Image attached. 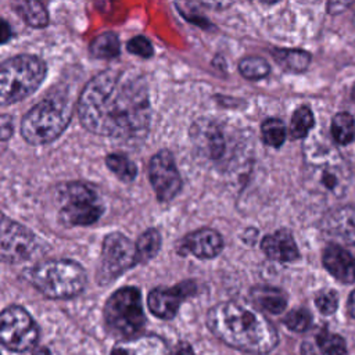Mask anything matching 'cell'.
Returning <instances> with one entry per match:
<instances>
[{
	"mask_svg": "<svg viewBox=\"0 0 355 355\" xmlns=\"http://www.w3.org/2000/svg\"><path fill=\"white\" fill-rule=\"evenodd\" d=\"M78 115L82 125L96 135L118 140L144 137L151 119L146 80L126 69L97 73L80 93Z\"/></svg>",
	"mask_w": 355,
	"mask_h": 355,
	"instance_id": "1",
	"label": "cell"
},
{
	"mask_svg": "<svg viewBox=\"0 0 355 355\" xmlns=\"http://www.w3.org/2000/svg\"><path fill=\"white\" fill-rule=\"evenodd\" d=\"M209 330L227 345L251 354H266L277 344L272 323L254 308L237 301L212 306L207 315Z\"/></svg>",
	"mask_w": 355,
	"mask_h": 355,
	"instance_id": "2",
	"label": "cell"
},
{
	"mask_svg": "<svg viewBox=\"0 0 355 355\" xmlns=\"http://www.w3.org/2000/svg\"><path fill=\"white\" fill-rule=\"evenodd\" d=\"M305 176L311 189L341 197L347 191L349 172L338 151L324 144H312L305 150Z\"/></svg>",
	"mask_w": 355,
	"mask_h": 355,
	"instance_id": "3",
	"label": "cell"
},
{
	"mask_svg": "<svg viewBox=\"0 0 355 355\" xmlns=\"http://www.w3.org/2000/svg\"><path fill=\"white\" fill-rule=\"evenodd\" d=\"M29 280L49 298H72L83 291L86 272L71 259H49L29 270Z\"/></svg>",
	"mask_w": 355,
	"mask_h": 355,
	"instance_id": "4",
	"label": "cell"
},
{
	"mask_svg": "<svg viewBox=\"0 0 355 355\" xmlns=\"http://www.w3.org/2000/svg\"><path fill=\"white\" fill-rule=\"evenodd\" d=\"M46 64L35 55H17L0 64V105L32 94L46 76Z\"/></svg>",
	"mask_w": 355,
	"mask_h": 355,
	"instance_id": "5",
	"label": "cell"
},
{
	"mask_svg": "<svg viewBox=\"0 0 355 355\" xmlns=\"http://www.w3.org/2000/svg\"><path fill=\"white\" fill-rule=\"evenodd\" d=\"M69 119L71 108L65 100L44 98L24 116L21 133L31 144H47L65 130Z\"/></svg>",
	"mask_w": 355,
	"mask_h": 355,
	"instance_id": "6",
	"label": "cell"
},
{
	"mask_svg": "<svg viewBox=\"0 0 355 355\" xmlns=\"http://www.w3.org/2000/svg\"><path fill=\"white\" fill-rule=\"evenodd\" d=\"M104 320L114 336L135 338L146 323L140 291L136 287H122L115 291L105 302Z\"/></svg>",
	"mask_w": 355,
	"mask_h": 355,
	"instance_id": "7",
	"label": "cell"
},
{
	"mask_svg": "<svg viewBox=\"0 0 355 355\" xmlns=\"http://www.w3.org/2000/svg\"><path fill=\"white\" fill-rule=\"evenodd\" d=\"M60 218L67 226H87L98 220L103 205L97 194L83 183L72 182L61 190Z\"/></svg>",
	"mask_w": 355,
	"mask_h": 355,
	"instance_id": "8",
	"label": "cell"
},
{
	"mask_svg": "<svg viewBox=\"0 0 355 355\" xmlns=\"http://www.w3.org/2000/svg\"><path fill=\"white\" fill-rule=\"evenodd\" d=\"M37 336V326L24 308L11 305L0 313V343L10 351L31 349Z\"/></svg>",
	"mask_w": 355,
	"mask_h": 355,
	"instance_id": "9",
	"label": "cell"
},
{
	"mask_svg": "<svg viewBox=\"0 0 355 355\" xmlns=\"http://www.w3.org/2000/svg\"><path fill=\"white\" fill-rule=\"evenodd\" d=\"M137 263L136 247L122 233H110L101 247V257L98 265V280L110 283L123 272Z\"/></svg>",
	"mask_w": 355,
	"mask_h": 355,
	"instance_id": "10",
	"label": "cell"
},
{
	"mask_svg": "<svg viewBox=\"0 0 355 355\" xmlns=\"http://www.w3.org/2000/svg\"><path fill=\"white\" fill-rule=\"evenodd\" d=\"M36 236L24 225L0 212V261L18 263L32 258L37 250Z\"/></svg>",
	"mask_w": 355,
	"mask_h": 355,
	"instance_id": "11",
	"label": "cell"
},
{
	"mask_svg": "<svg viewBox=\"0 0 355 355\" xmlns=\"http://www.w3.org/2000/svg\"><path fill=\"white\" fill-rule=\"evenodd\" d=\"M148 176L159 201H169L182 189V179L173 155L168 150L158 151L150 161Z\"/></svg>",
	"mask_w": 355,
	"mask_h": 355,
	"instance_id": "12",
	"label": "cell"
},
{
	"mask_svg": "<svg viewBox=\"0 0 355 355\" xmlns=\"http://www.w3.org/2000/svg\"><path fill=\"white\" fill-rule=\"evenodd\" d=\"M196 286L191 282H184L173 288H154L148 294V308L157 318L171 319L176 315L180 301L193 294Z\"/></svg>",
	"mask_w": 355,
	"mask_h": 355,
	"instance_id": "13",
	"label": "cell"
},
{
	"mask_svg": "<svg viewBox=\"0 0 355 355\" xmlns=\"http://www.w3.org/2000/svg\"><path fill=\"white\" fill-rule=\"evenodd\" d=\"M322 230L340 241L355 245V204L341 205L322 219Z\"/></svg>",
	"mask_w": 355,
	"mask_h": 355,
	"instance_id": "14",
	"label": "cell"
},
{
	"mask_svg": "<svg viewBox=\"0 0 355 355\" xmlns=\"http://www.w3.org/2000/svg\"><path fill=\"white\" fill-rule=\"evenodd\" d=\"M196 148L208 158L216 159L225 151V140L216 123L208 119L196 121L190 130Z\"/></svg>",
	"mask_w": 355,
	"mask_h": 355,
	"instance_id": "15",
	"label": "cell"
},
{
	"mask_svg": "<svg viewBox=\"0 0 355 355\" xmlns=\"http://www.w3.org/2000/svg\"><path fill=\"white\" fill-rule=\"evenodd\" d=\"M180 252H190L197 258H214L223 248V240L216 230L200 229L180 241Z\"/></svg>",
	"mask_w": 355,
	"mask_h": 355,
	"instance_id": "16",
	"label": "cell"
},
{
	"mask_svg": "<svg viewBox=\"0 0 355 355\" xmlns=\"http://www.w3.org/2000/svg\"><path fill=\"white\" fill-rule=\"evenodd\" d=\"M324 268L341 283L355 282V258L343 247L330 244L322 255Z\"/></svg>",
	"mask_w": 355,
	"mask_h": 355,
	"instance_id": "17",
	"label": "cell"
},
{
	"mask_svg": "<svg viewBox=\"0 0 355 355\" xmlns=\"http://www.w3.org/2000/svg\"><path fill=\"white\" fill-rule=\"evenodd\" d=\"M261 248L270 259L280 262H291L300 257L293 236L286 230H277L263 237Z\"/></svg>",
	"mask_w": 355,
	"mask_h": 355,
	"instance_id": "18",
	"label": "cell"
},
{
	"mask_svg": "<svg viewBox=\"0 0 355 355\" xmlns=\"http://www.w3.org/2000/svg\"><path fill=\"white\" fill-rule=\"evenodd\" d=\"M111 355H169L165 341L155 336L135 337L114 345Z\"/></svg>",
	"mask_w": 355,
	"mask_h": 355,
	"instance_id": "19",
	"label": "cell"
},
{
	"mask_svg": "<svg viewBox=\"0 0 355 355\" xmlns=\"http://www.w3.org/2000/svg\"><path fill=\"white\" fill-rule=\"evenodd\" d=\"M251 298L259 308L269 313H280L287 305V298L283 291L275 287H255L251 290Z\"/></svg>",
	"mask_w": 355,
	"mask_h": 355,
	"instance_id": "20",
	"label": "cell"
},
{
	"mask_svg": "<svg viewBox=\"0 0 355 355\" xmlns=\"http://www.w3.org/2000/svg\"><path fill=\"white\" fill-rule=\"evenodd\" d=\"M272 55L283 69L290 72L305 71L311 62V54L298 49H273Z\"/></svg>",
	"mask_w": 355,
	"mask_h": 355,
	"instance_id": "21",
	"label": "cell"
},
{
	"mask_svg": "<svg viewBox=\"0 0 355 355\" xmlns=\"http://www.w3.org/2000/svg\"><path fill=\"white\" fill-rule=\"evenodd\" d=\"M136 257L137 263H144L153 259L161 247V236L157 229H147L141 236L137 239L136 244Z\"/></svg>",
	"mask_w": 355,
	"mask_h": 355,
	"instance_id": "22",
	"label": "cell"
},
{
	"mask_svg": "<svg viewBox=\"0 0 355 355\" xmlns=\"http://www.w3.org/2000/svg\"><path fill=\"white\" fill-rule=\"evenodd\" d=\"M331 136L338 144H348L355 137V119L348 112H338L331 119Z\"/></svg>",
	"mask_w": 355,
	"mask_h": 355,
	"instance_id": "23",
	"label": "cell"
},
{
	"mask_svg": "<svg viewBox=\"0 0 355 355\" xmlns=\"http://www.w3.org/2000/svg\"><path fill=\"white\" fill-rule=\"evenodd\" d=\"M15 10L24 21L33 28H43L49 22L47 11L39 1H18L15 4Z\"/></svg>",
	"mask_w": 355,
	"mask_h": 355,
	"instance_id": "24",
	"label": "cell"
},
{
	"mask_svg": "<svg viewBox=\"0 0 355 355\" xmlns=\"http://www.w3.org/2000/svg\"><path fill=\"white\" fill-rule=\"evenodd\" d=\"M90 54L96 58L111 60L119 54V39L115 33L107 32L101 33L90 44Z\"/></svg>",
	"mask_w": 355,
	"mask_h": 355,
	"instance_id": "25",
	"label": "cell"
},
{
	"mask_svg": "<svg viewBox=\"0 0 355 355\" xmlns=\"http://www.w3.org/2000/svg\"><path fill=\"white\" fill-rule=\"evenodd\" d=\"M311 341L320 355H344L345 354L344 338L327 330L319 331Z\"/></svg>",
	"mask_w": 355,
	"mask_h": 355,
	"instance_id": "26",
	"label": "cell"
},
{
	"mask_svg": "<svg viewBox=\"0 0 355 355\" xmlns=\"http://www.w3.org/2000/svg\"><path fill=\"white\" fill-rule=\"evenodd\" d=\"M313 126V114L312 111L302 105L298 107L293 116H291V123H290V135L293 139H302L305 137L309 130Z\"/></svg>",
	"mask_w": 355,
	"mask_h": 355,
	"instance_id": "27",
	"label": "cell"
},
{
	"mask_svg": "<svg viewBox=\"0 0 355 355\" xmlns=\"http://www.w3.org/2000/svg\"><path fill=\"white\" fill-rule=\"evenodd\" d=\"M107 166L123 182H132L136 178V165L123 154H110L105 158Z\"/></svg>",
	"mask_w": 355,
	"mask_h": 355,
	"instance_id": "28",
	"label": "cell"
},
{
	"mask_svg": "<svg viewBox=\"0 0 355 355\" xmlns=\"http://www.w3.org/2000/svg\"><path fill=\"white\" fill-rule=\"evenodd\" d=\"M262 140L270 147H280L286 140V126L280 119H266L261 128Z\"/></svg>",
	"mask_w": 355,
	"mask_h": 355,
	"instance_id": "29",
	"label": "cell"
},
{
	"mask_svg": "<svg viewBox=\"0 0 355 355\" xmlns=\"http://www.w3.org/2000/svg\"><path fill=\"white\" fill-rule=\"evenodd\" d=\"M239 71L244 78L255 80L265 78L270 68L269 64L261 57H245L239 62Z\"/></svg>",
	"mask_w": 355,
	"mask_h": 355,
	"instance_id": "30",
	"label": "cell"
},
{
	"mask_svg": "<svg viewBox=\"0 0 355 355\" xmlns=\"http://www.w3.org/2000/svg\"><path fill=\"white\" fill-rule=\"evenodd\" d=\"M284 324L294 331H305L312 322V318L305 309H294L284 318Z\"/></svg>",
	"mask_w": 355,
	"mask_h": 355,
	"instance_id": "31",
	"label": "cell"
},
{
	"mask_svg": "<svg viewBox=\"0 0 355 355\" xmlns=\"http://www.w3.org/2000/svg\"><path fill=\"white\" fill-rule=\"evenodd\" d=\"M315 304L323 315H331L336 312L338 306V295L336 291H331V290L322 291L316 295Z\"/></svg>",
	"mask_w": 355,
	"mask_h": 355,
	"instance_id": "32",
	"label": "cell"
},
{
	"mask_svg": "<svg viewBox=\"0 0 355 355\" xmlns=\"http://www.w3.org/2000/svg\"><path fill=\"white\" fill-rule=\"evenodd\" d=\"M126 49L132 54L140 55L143 58H148V57L153 55V46H151L150 40L146 39L144 36H135V37H132L128 42Z\"/></svg>",
	"mask_w": 355,
	"mask_h": 355,
	"instance_id": "33",
	"label": "cell"
},
{
	"mask_svg": "<svg viewBox=\"0 0 355 355\" xmlns=\"http://www.w3.org/2000/svg\"><path fill=\"white\" fill-rule=\"evenodd\" d=\"M12 135V121L8 115H0V140H7Z\"/></svg>",
	"mask_w": 355,
	"mask_h": 355,
	"instance_id": "34",
	"label": "cell"
},
{
	"mask_svg": "<svg viewBox=\"0 0 355 355\" xmlns=\"http://www.w3.org/2000/svg\"><path fill=\"white\" fill-rule=\"evenodd\" d=\"M12 35V31H11V26L8 25L7 21L1 19L0 18V44H4L6 42L10 40Z\"/></svg>",
	"mask_w": 355,
	"mask_h": 355,
	"instance_id": "35",
	"label": "cell"
},
{
	"mask_svg": "<svg viewBox=\"0 0 355 355\" xmlns=\"http://www.w3.org/2000/svg\"><path fill=\"white\" fill-rule=\"evenodd\" d=\"M173 355H196L187 343H179L173 351Z\"/></svg>",
	"mask_w": 355,
	"mask_h": 355,
	"instance_id": "36",
	"label": "cell"
},
{
	"mask_svg": "<svg viewBox=\"0 0 355 355\" xmlns=\"http://www.w3.org/2000/svg\"><path fill=\"white\" fill-rule=\"evenodd\" d=\"M347 309H348V313H349V316L355 319V290H354V291L349 294V297H348Z\"/></svg>",
	"mask_w": 355,
	"mask_h": 355,
	"instance_id": "37",
	"label": "cell"
},
{
	"mask_svg": "<svg viewBox=\"0 0 355 355\" xmlns=\"http://www.w3.org/2000/svg\"><path fill=\"white\" fill-rule=\"evenodd\" d=\"M348 6H351V3H329V12H336V8L338 7L340 10H337V12L343 11L344 8H347Z\"/></svg>",
	"mask_w": 355,
	"mask_h": 355,
	"instance_id": "38",
	"label": "cell"
},
{
	"mask_svg": "<svg viewBox=\"0 0 355 355\" xmlns=\"http://www.w3.org/2000/svg\"><path fill=\"white\" fill-rule=\"evenodd\" d=\"M33 355H51L46 348H36Z\"/></svg>",
	"mask_w": 355,
	"mask_h": 355,
	"instance_id": "39",
	"label": "cell"
},
{
	"mask_svg": "<svg viewBox=\"0 0 355 355\" xmlns=\"http://www.w3.org/2000/svg\"><path fill=\"white\" fill-rule=\"evenodd\" d=\"M352 97H354V101H355V86H354V90H352Z\"/></svg>",
	"mask_w": 355,
	"mask_h": 355,
	"instance_id": "40",
	"label": "cell"
},
{
	"mask_svg": "<svg viewBox=\"0 0 355 355\" xmlns=\"http://www.w3.org/2000/svg\"><path fill=\"white\" fill-rule=\"evenodd\" d=\"M352 19H354V25H355V12H354V18Z\"/></svg>",
	"mask_w": 355,
	"mask_h": 355,
	"instance_id": "41",
	"label": "cell"
}]
</instances>
